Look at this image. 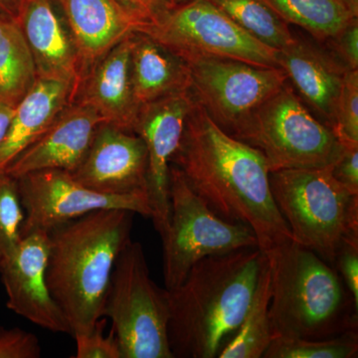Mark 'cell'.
I'll return each instance as SVG.
<instances>
[{"label": "cell", "mask_w": 358, "mask_h": 358, "mask_svg": "<svg viewBox=\"0 0 358 358\" xmlns=\"http://www.w3.org/2000/svg\"><path fill=\"white\" fill-rule=\"evenodd\" d=\"M171 166L219 217L249 226L262 251L293 240L273 199L262 152L225 133L196 102Z\"/></svg>", "instance_id": "6da1fadb"}, {"label": "cell", "mask_w": 358, "mask_h": 358, "mask_svg": "<svg viewBox=\"0 0 358 358\" xmlns=\"http://www.w3.org/2000/svg\"><path fill=\"white\" fill-rule=\"evenodd\" d=\"M265 253L240 249L205 257L167 289L173 358H214L233 338L253 300Z\"/></svg>", "instance_id": "7a4b0ae2"}, {"label": "cell", "mask_w": 358, "mask_h": 358, "mask_svg": "<svg viewBox=\"0 0 358 358\" xmlns=\"http://www.w3.org/2000/svg\"><path fill=\"white\" fill-rule=\"evenodd\" d=\"M134 214L101 209L48 231L46 282L72 336L93 331L103 317L110 277L131 241Z\"/></svg>", "instance_id": "3957f363"}, {"label": "cell", "mask_w": 358, "mask_h": 358, "mask_svg": "<svg viewBox=\"0 0 358 358\" xmlns=\"http://www.w3.org/2000/svg\"><path fill=\"white\" fill-rule=\"evenodd\" d=\"M265 253L273 338H329L357 331L358 306L331 264L293 240Z\"/></svg>", "instance_id": "277c9868"}, {"label": "cell", "mask_w": 358, "mask_h": 358, "mask_svg": "<svg viewBox=\"0 0 358 358\" xmlns=\"http://www.w3.org/2000/svg\"><path fill=\"white\" fill-rule=\"evenodd\" d=\"M331 166L281 169L268 178L293 241L333 265L343 242L358 238V194L334 178Z\"/></svg>", "instance_id": "5b68a950"}, {"label": "cell", "mask_w": 358, "mask_h": 358, "mask_svg": "<svg viewBox=\"0 0 358 358\" xmlns=\"http://www.w3.org/2000/svg\"><path fill=\"white\" fill-rule=\"evenodd\" d=\"M103 317L112 322L122 358H173L167 336L169 291L150 278L140 242L131 240L117 257Z\"/></svg>", "instance_id": "8992f818"}, {"label": "cell", "mask_w": 358, "mask_h": 358, "mask_svg": "<svg viewBox=\"0 0 358 358\" xmlns=\"http://www.w3.org/2000/svg\"><path fill=\"white\" fill-rule=\"evenodd\" d=\"M238 140L262 152L270 173L329 166L345 150L289 81L250 115Z\"/></svg>", "instance_id": "52a82bcc"}, {"label": "cell", "mask_w": 358, "mask_h": 358, "mask_svg": "<svg viewBox=\"0 0 358 358\" xmlns=\"http://www.w3.org/2000/svg\"><path fill=\"white\" fill-rule=\"evenodd\" d=\"M171 215L162 237L166 289L181 284L205 257L259 248L255 232L244 224L219 217L200 199L176 166L169 169Z\"/></svg>", "instance_id": "ba28073f"}, {"label": "cell", "mask_w": 358, "mask_h": 358, "mask_svg": "<svg viewBox=\"0 0 358 358\" xmlns=\"http://www.w3.org/2000/svg\"><path fill=\"white\" fill-rule=\"evenodd\" d=\"M138 31L185 60L212 56L278 67L277 51L250 36L209 0L178 2L159 20L145 23Z\"/></svg>", "instance_id": "9c48e42d"}, {"label": "cell", "mask_w": 358, "mask_h": 358, "mask_svg": "<svg viewBox=\"0 0 358 358\" xmlns=\"http://www.w3.org/2000/svg\"><path fill=\"white\" fill-rule=\"evenodd\" d=\"M190 92L214 122L238 138L250 115L288 81L279 67H262L235 59H186Z\"/></svg>", "instance_id": "30bf717a"}, {"label": "cell", "mask_w": 358, "mask_h": 358, "mask_svg": "<svg viewBox=\"0 0 358 358\" xmlns=\"http://www.w3.org/2000/svg\"><path fill=\"white\" fill-rule=\"evenodd\" d=\"M24 220L20 236L52 228L101 209H127L145 217L152 216L143 196H115L89 189L68 171L44 169L17 178Z\"/></svg>", "instance_id": "8fae6325"}, {"label": "cell", "mask_w": 358, "mask_h": 358, "mask_svg": "<svg viewBox=\"0 0 358 358\" xmlns=\"http://www.w3.org/2000/svg\"><path fill=\"white\" fill-rule=\"evenodd\" d=\"M189 90L141 106L134 127L148 150V201L160 238L166 234L171 215L169 169L178 150L186 119L194 107Z\"/></svg>", "instance_id": "7c38bea8"}, {"label": "cell", "mask_w": 358, "mask_h": 358, "mask_svg": "<svg viewBox=\"0 0 358 358\" xmlns=\"http://www.w3.org/2000/svg\"><path fill=\"white\" fill-rule=\"evenodd\" d=\"M48 232L34 231L21 237L15 250L0 264L6 306L16 315L55 334H72L69 322L46 282Z\"/></svg>", "instance_id": "4fadbf2b"}, {"label": "cell", "mask_w": 358, "mask_h": 358, "mask_svg": "<svg viewBox=\"0 0 358 358\" xmlns=\"http://www.w3.org/2000/svg\"><path fill=\"white\" fill-rule=\"evenodd\" d=\"M148 150L140 136L101 122L73 178L89 189L148 199Z\"/></svg>", "instance_id": "5bb4252c"}, {"label": "cell", "mask_w": 358, "mask_h": 358, "mask_svg": "<svg viewBox=\"0 0 358 358\" xmlns=\"http://www.w3.org/2000/svg\"><path fill=\"white\" fill-rule=\"evenodd\" d=\"M14 20L31 52L38 80L71 85L74 98L81 82V66L69 29L55 3L52 0H20Z\"/></svg>", "instance_id": "9a60e30c"}, {"label": "cell", "mask_w": 358, "mask_h": 358, "mask_svg": "<svg viewBox=\"0 0 358 358\" xmlns=\"http://www.w3.org/2000/svg\"><path fill=\"white\" fill-rule=\"evenodd\" d=\"M102 117L85 103L71 102L53 124L4 169L18 178L44 169L74 173L86 157Z\"/></svg>", "instance_id": "2e32d148"}, {"label": "cell", "mask_w": 358, "mask_h": 358, "mask_svg": "<svg viewBox=\"0 0 358 358\" xmlns=\"http://www.w3.org/2000/svg\"><path fill=\"white\" fill-rule=\"evenodd\" d=\"M52 1L64 18L76 47L81 82L115 45L143 25L121 0Z\"/></svg>", "instance_id": "e0dca14e"}, {"label": "cell", "mask_w": 358, "mask_h": 358, "mask_svg": "<svg viewBox=\"0 0 358 358\" xmlns=\"http://www.w3.org/2000/svg\"><path fill=\"white\" fill-rule=\"evenodd\" d=\"M277 62L303 102L331 129L348 68L324 44L296 36L293 43L277 51Z\"/></svg>", "instance_id": "ac0fdd59"}, {"label": "cell", "mask_w": 358, "mask_h": 358, "mask_svg": "<svg viewBox=\"0 0 358 358\" xmlns=\"http://www.w3.org/2000/svg\"><path fill=\"white\" fill-rule=\"evenodd\" d=\"M126 37L99 61L82 80L72 102L93 108L103 122L134 133L141 107L131 74V36Z\"/></svg>", "instance_id": "d6986e66"}, {"label": "cell", "mask_w": 358, "mask_h": 358, "mask_svg": "<svg viewBox=\"0 0 358 358\" xmlns=\"http://www.w3.org/2000/svg\"><path fill=\"white\" fill-rule=\"evenodd\" d=\"M131 74L138 106L190 89L187 62L145 33L131 36Z\"/></svg>", "instance_id": "ffe728a7"}, {"label": "cell", "mask_w": 358, "mask_h": 358, "mask_svg": "<svg viewBox=\"0 0 358 358\" xmlns=\"http://www.w3.org/2000/svg\"><path fill=\"white\" fill-rule=\"evenodd\" d=\"M73 87L38 80L16 107L8 131L0 143V171L32 145L72 102Z\"/></svg>", "instance_id": "44dd1931"}, {"label": "cell", "mask_w": 358, "mask_h": 358, "mask_svg": "<svg viewBox=\"0 0 358 358\" xmlns=\"http://www.w3.org/2000/svg\"><path fill=\"white\" fill-rule=\"evenodd\" d=\"M37 81L31 52L20 26L0 11V102L17 107Z\"/></svg>", "instance_id": "7402d4cb"}, {"label": "cell", "mask_w": 358, "mask_h": 358, "mask_svg": "<svg viewBox=\"0 0 358 358\" xmlns=\"http://www.w3.org/2000/svg\"><path fill=\"white\" fill-rule=\"evenodd\" d=\"M271 294L270 265L265 253L251 305L236 334L219 352V358H263L273 341L268 319Z\"/></svg>", "instance_id": "603a6c76"}, {"label": "cell", "mask_w": 358, "mask_h": 358, "mask_svg": "<svg viewBox=\"0 0 358 358\" xmlns=\"http://www.w3.org/2000/svg\"><path fill=\"white\" fill-rule=\"evenodd\" d=\"M288 24L324 43L355 20L341 0H262Z\"/></svg>", "instance_id": "cb8c5ba5"}, {"label": "cell", "mask_w": 358, "mask_h": 358, "mask_svg": "<svg viewBox=\"0 0 358 358\" xmlns=\"http://www.w3.org/2000/svg\"><path fill=\"white\" fill-rule=\"evenodd\" d=\"M259 42L279 51L294 41L289 24L262 0H209Z\"/></svg>", "instance_id": "d4e9b609"}, {"label": "cell", "mask_w": 358, "mask_h": 358, "mask_svg": "<svg viewBox=\"0 0 358 358\" xmlns=\"http://www.w3.org/2000/svg\"><path fill=\"white\" fill-rule=\"evenodd\" d=\"M358 355L357 331L329 338H273L263 358H355Z\"/></svg>", "instance_id": "484cf974"}, {"label": "cell", "mask_w": 358, "mask_h": 358, "mask_svg": "<svg viewBox=\"0 0 358 358\" xmlns=\"http://www.w3.org/2000/svg\"><path fill=\"white\" fill-rule=\"evenodd\" d=\"M23 220L17 178L0 171V264L20 243Z\"/></svg>", "instance_id": "4316f807"}, {"label": "cell", "mask_w": 358, "mask_h": 358, "mask_svg": "<svg viewBox=\"0 0 358 358\" xmlns=\"http://www.w3.org/2000/svg\"><path fill=\"white\" fill-rule=\"evenodd\" d=\"M331 131L341 145H358V70H348L343 79Z\"/></svg>", "instance_id": "83f0119b"}, {"label": "cell", "mask_w": 358, "mask_h": 358, "mask_svg": "<svg viewBox=\"0 0 358 358\" xmlns=\"http://www.w3.org/2000/svg\"><path fill=\"white\" fill-rule=\"evenodd\" d=\"M105 320H99L93 331L74 334L76 341L75 358H122L115 334L103 336Z\"/></svg>", "instance_id": "f1b7e54d"}, {"label": "cell", "mask_w": 358, "mask_h": 358, "mask_svg": "<svg viewBox=\"0 0 358 358\" xmlns=\"http://www.w3.org/2000/svg\"><path fill=\"white\" fill-rule=\"evenodd\" d=\"M41 345L35 334L20 327H0V358H39Z\"/></svg>", "instance_id": "f546056e"}, {"label": "cell", "mask_w": 358, "mask_h": 358, "mask_svg": "<svg viewBox=\"0 0 358 358\" xmlns=\"http://www.w3.org/2000/svg\"><path fill=\"white\" fill-rule=\"evenodd\" d=\"M322 44L348 70H358V18Z\"/></svg>", "instance_id": "4dcf8cb0"}, {"label": "cell", "mask_w": 358, "mask_h": 358, "mask_svg": "<svg viewBox=\"0 0 358 358\" xmlns=\"http://www.w3.org/2000/svg\"><path fill=\"white\" fill-rule=\"evenodd\" d=\"M333 267L358 306V238L348 239L338 249Z\"/></svg>", "instance_id": "1f68e13d"}, {"label": "cell", "mask_w": 358, "mask_h": 358, "mask_svg": "<svg viewBox=\"0 0 358 358\" xmlns=\"http://www.w3.org/2000/svg\"><path fill=\"white\" fill-rule=\"evenodd\" d=\"M331 169L341 185L352 194H358V145H346Z\"/></svg>", "instance_id": "d6a6232c"}, {"label": "cell", "mask_w": 358, "mask_h": 358, "mask_svg": "<svg viewBox=\"0 0 358 358\" xmlns=\"http://www.w3.org/2000/svg\"><path fill=\"white\" fill-rule=\"evenodd\" d=\"M136 17L145 23L155 22L174 6L173 0H121Z\"/></svg>", "instance_id": "836d02e7"}, {"label": "cell", "mask_w": 358, "mask_h": 358, "mask_svg": "<svg viewBox=\"0 0 358 358\" xmlns=\"http://www.w3.org/2000/svg\"><path fill=\"white\" fill-rule=\"evenodd\" d=\"M15 109L16 108L13 106L0 102V143L3 140L7 131H8Z\"/></svg>", "instance_id": "e575fe53"}, {"label": "cell", "mask_w": 358, "mask_h": 358, "mask_svg": "<svg viewBox=\"0 0 358 358\" xmlns=\"http://www.w3.org/2000/svg\"><path fill=\"white\" fill-rule=\"evenodd\" d=\"M20 0H0V11L15 20Z\"/></svg>", "instance_id": "d590c367"}, {"label": "cell", "mask_w": 358, "mask_h": 358, "mask_svg": "<svg viewBox=\"0 0 358 358\" xmlns=\"http://www.w3.org/2000/svg\"><path fill=\"white\" fill-rule=\"evenodd\" d=\"M352 16L358 18V0H341Z\"/></svg>", "instance_id": "8d00e7d4"}, {"label": "cell", "mask_w": 358, "mask_h": 358, "mask_svg": "<svg viewBox=\"0 0 358 358\" xmlns=\"http://www.w3.org/2000/svg\"><path fill=\"white\" fill-rule=\"evenodd\" d=\"M185 1V0H173V4L178 3V2Z\"/></svg>", "instance_id": "74e56055"}]
</instances>
